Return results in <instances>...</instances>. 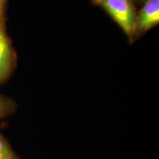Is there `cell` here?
I'll use <instances>...</instances> for the list:
<instances>
[{
  "label": "cell",
  "instance_id": "cell-1",
  "mask_svg": "<svg viewBox=\"0 0 159 159\" xmlns=\"http://www.w3.org/2000/svg\"><path fill=\"white\" fill-rule=\"evenodd\" d=\"M130 39L135 35L136 12L131 0H105L100 4Z\"/></svg>",
  "mask_w": 159,
  "mask_h": 159
},
{
  "label": "cell",
  "instance_id": "cell-2",
  "mask_svg": "<svg viewBox=\"0 0 159 159\" xmlns=\"http://www.w3.org/2000/svg\"><path fill=\"white\" fill-rule=\"evenodd\" d=\"M16 53L7 33L5 22H0V85L9 79L16 66Z\"/></svg>",
  "mask_w": 159,
  "mask_h": 159
},
{
  "label": "cell",
  "instance_id": "cell-3",
  "mask_svg": "<svg viewBox=\"0 0 159 159\" xmlns=\"http://www.w3.org/2000/svg\"><path fill=\"white\" fill-rule=\"evenodd\" d=\"M159 23V0H147L136 16L135 35L150 30Z\"/></svg>",
  "mask_w": 159,
  "mask_h": 159
},
{
  "label": "cell",
  "instance_id": "cell-4",
  "mask_svg": "<svg viewBox=\"0 0 159 159\" xmlns=\"http://www.w3.org/2000/svg\"><path fill=\"white\" fill-rule=\"evenodd\" d=\"M16 109L17 105L13 99L0 94V119L13 115Z\"/></svg>",
  "mask_w": 159,
  "mask_h": 159
},
{
  "label": "cell",
  "instance_id": "cell-5",
  "mask_svg": "<svg viewBox=\"0 0 159 159\" xmlns=\"http://www.w3.org/2000/svg\"><path fill=\"white\" fill-rule=\"evenodd\" d=\"M0 159H21L0 131Z\"/></svg>",
  "mask_w": 159,
  "mask_h": 159
},
{
  "label": "cell",
  "instance_id": "cell-6",
  "mask_svg": "<svg viewBox=\"0 0 159 159\" xmlns=\"http://www.w3.org/2000/svg\"><path fill=\"white\" fill-rule=\"evenodd\" d=\"M8 0H0V22H5L6 10Z\"/></svg>",
  "mask_w": 159,
  "mask_h": 159
},
{
  "label": "cell",
  "instance_id": "cell-7",
  "mask_svg": "<svg viewBox=\"0 0 159 159\" xmlns=\"http://www.w3.org/2000/svg\"><path fill=\"white\" fill-rule=\"evenodd\" d=\"M104 1H105V0H93V2H94L99 4V5H100V4L102 3Z\"/></svg>",
  "mask_w": 159,
  "mask_h": 159
}]
</instances>
